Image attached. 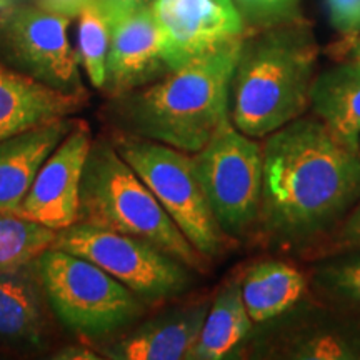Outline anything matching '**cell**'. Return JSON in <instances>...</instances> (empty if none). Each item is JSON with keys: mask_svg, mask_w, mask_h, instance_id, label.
<instances>
[{"mask_svg": "<svg viewBox=\"0 0 360 360\" xmlns=\"http://www.w3.org/2000/svg\"><path fill=\"white\" fill-rule=\"evenodd\" d=\"M262 200L254 236L265 249L321 245L360 200V148L317 117H299L262 141Z\"/></svg>", "mask_w": 360, "mask_h": 360, "instance_id": "obj_1", "label": "cell"}, {"mask_svg": "<svg viewBox=\"0 0 360 360\" xmlns=\"http://www.w3.org/2000/svg\"><path fill=\"white\" fill-rule=\"evenodd\" d=\"M244 37L193 58L141 89L112 97L103 114L112 130L188 154L199 152L229 117L231 80Z\"/></svg>", "mask_w": 360, "mask_h": 360, "instance_id": "obj_2", "label": "cell"}, {"mask_svg": "<svg viewBox=\"0 0 360 360\" xmlns=\"http://www.w3.org/2000/svg\"><path fill=\"white\" fill-rule=\"evenodd\" d=\"M317 57L319 45L304 19L247 30L231 80V122L260 141L302 117Z\"/></svg>", "mask_w": 360, "mask_h": 360, "instance_id": "obj_3", "label": "cell"}, {"mask_svg": "<svg viewBox=\"0 0 360 360\" xmlns=\"http://www.w3.org/2000/svg\"><path fill=\"white\" fill-rule=\"evenodd\" d=\"M77 222L143 238L193 272L209 269V260L188 242L150 188L103 135L92 141L85 162Z\"/></svg>", "mask_w": 360, "mask_h": 360, "instance_id": "obj_4", "label": "cell"}, {"mask_svg": "<svg viewBox=\"0 0 360 360\" xmlns=\"http://www.w3.org/2000/svg\"><path fill=\"white\" fill-rule=\"evenodd\" d=\"M109 139L188 242L209 262L237 244L220 229L215 219L193 154L119 130H112Z\"/></svg>", "mask_w": 360, "mask_h": 360, "instance_id": "obj_5", "label": "cell"}, {"mask_svg": "<svg viewBox=\"0 0 360 360\" xmlns=\"http://www.w3.org/2000/svg\"><path fill=\"white\" fill-rule=\"evenodd\" d=\"M35 270L56 317L75 334L110 335L147 312L132 290L80 255L51 247L35 260Z\"/></svg>", "mask_w": 360, "mask_h": 360, "instance_id": "obj_6", "label": "cell"}, {"mask_svg": "<svg viewBox=\"0 0 360 360\" xmlns=\"http://www.w3.org/2000/svg\"><path fill=\"white\" fill-rule=\"evenodd\" d=\"M193 159L220 229L236 242L254 233L262 200V142L225 117Z\"/></svg>", "mask_w": 360, "mask_h": 360, "instance_id": "obj_7", "label": "cell"}, {"mask_svg": "<svg viewBox=\"0 0 360 360\" xmlns=\"http://www.w3.org/2000/svg\"><path fill=\"white\" fill-rule=\"evenodd\" d=\"M53 249L85 257L110 274L147 305L191 289V267L143 238L75 222L57 231Z\"/></svg>", "mask_w": 360, "mask_h": 360, "instance_id": "obj_8", "label": "cell"}, {"mask_svg": "<svg viewBox=\"0 0 360 360\" xmlns=\"http://www.w3.org/2000/svg\"><path fill=\"white\" fill-rule=\"evenodd\" d=\"M70 17L13 4L0 11V62L67 94H87L69 42Z\"/></svg>", "mask_w": 360, "mask_h": 360, "instance_id": "obj_9", "label": "cell"}, {"mask_svg": "<svg viewBox=\"0 0 360 360\" xmlns=\"http://www.w3.org/2000/svg\"><path fill=\"white\" fill-rule=\"evenodd\" d=\"M170 70L217 51L247 34L233 0H150Z\"/></svg>", "mask_w": 360, "mask_h": 360, "instance_id": "obj_10", "label": "cell"}, {"mask_svg": "<svg viewBox=\"0 0 360 360\" xmlns=\"http://www.w3.org/2000/svg\"><path fill=\"white\" fill-rule=\"evenodd\" d=\"M92 141L89 124L79 119L69 135L44 162L15 215L53 231H62L77 222L80 182Z\"/></svg>", "mask_w": 360, "mask_h": 360, "instance_id": "obj_11", "label": "cell"}, {"mask_svg": "<svg viewBox=\"0 0 360 360\" xmlns=\"http://www.w3.org/2000/svg\"><path fill=\"white\" fill-rule=\"evenodd\" d=\"M167 72L170 69L164 56V40L148 6L110 27L102 87L109 98L141 89Z\"/></svg>", "mask_w": 360, "mask_h": 360, "instance_id": "obj_12", "label": "cell"}, {"mask_svg": "<svg viewBox=\"0 0 360 360\" xmlns=\"http://www.w3.org/2000/svg\"><path fill=\"white\" fill-rule=\"evenodd\" d=\"M212 300L182 304L141 323L103 354L114 360L188 359Z\"/></svg>", "mask_w": 360, "mask_h": 360, "instance_id": "obj_13", "label": "cell"}, {"mask_svg": "<svg viewBox=\"0 0 360 360\" xmlns=\"http://www.w3.org/2000/svg\"><path fill=\"white\" fill-rule=\"evenodd\" d=\"M89 94H67L0 62V141L79 114Z\"/></svg>", "mask_w": 360, "mask_h": 360, "instance_id": "obj_14", "label": "cell"}, {"mask_svg": "<svg viewBox=\"0 0 360 360\" xmlns=\"http://www.w3.org/2000/svg\"><path fill=\"white\" fill-rule=\"evenodd\" d=\"M77 120L67 117L0 141V212L17 214L44 162Z\"/></svg>", "mask_w": 360, "mask_h": 360, "instance_id": "obj_15", "label": "cell"}, {"mask_svg": "<svg viewBox=\"0 0 360 360\" xmlns=\"http://www.w3.org/2000/svg\"><path fill=\"white\" fill-rule=\"evenodd\" d=\"M30 265L0 270V342L17 347H39L47 332L45 295L35 262Z\"/></svg>", "mask_w": 360, "mask_h": 360, "instance_id": "obj_16", "label": "cell"}, {"mask_svg": "<svg viewBox=\"0 0 360 360\" xmlns=\"http://www.w3.org/2000/svg\"><path fill=\"white\" fill-rule=\"evenodd\" d=\"M242 297L252 322L276 321L302 302L309 292L304 272L285 260H260L240 274Z\"/></svg>", "mask_w": 360, "mask_h": 360, "instance_id": "obj_17", "label": "cell"}, {"mask_svg": "<svg viewBox=\"0 0 360 360\" xmlns=\"http://www.w3.org/2000/svg\"><path fill=\"white\" fill-rule=\"evenodd\" d=\"M310 109L342 141L360 148V62L349 58L315 75Z\"/></svg>", "mask_w": 360, "mask_h": 360, "instance_id": "obj_18", "label": "cell"}, {"mask_svg": "<svg viewBox=\"0 0 360 360\" xmlns=\"http://www.w3.org/2000/svg\"><path fill=\"white\" fill-rule=\"evenodd\" d=\"M254 322L242 297L240 274L229 278L210 302L188 360H220L250 335Z\"/></svg>", "mask_w": 360, "mask_h": 360, "instance_id": "obj_19", "label": "cell"}, {"mask_svg": "<svg viewBox=\"0 0 360 360\" xmlns=\"http://www.w3.org/2000/svg\"><path fill=\"white\" fill-rule=\"evenodd\" d=\"M57 231L19 217L0 212V270H17L34 264L39 255L51 249Z\"/></svg>", "mask_w": 360, "mask_h": 360, "instance_id": "obj_20", "label": "cell"}, {"mask_svg": "<svg viewBox=\"0 0 360 360\" xmlns=\"http://www.w3.org/2000/svg\"><path fill=\"white\" fill-rule=\"evenodd\" d=\"M312 285L323 299L360 314V249L322 257L314 269Z\"/></svg>", "mask_w": 360, "mask_h": 360, "instance_id": "obj_21", "label": "cell"}, {"mask_svg": "<svg viewBox=\"0 0 360 360\" xmlns=\"http://www.w3.org/2000/svg\"><path fill=\"white\" fill-rule=\"evenodd\" d=\"M283 354L304 360L360 359V330L337 326L300 330L287 340Z\"/></svg>", "mask_w": 360, "mask_h": 360, "instance_id": "obj_22", "label": "cell"}, {"mask_svg": "<svg viewBox=\"0 0 360 360\" xmlns=\"http://www.w3.org/2000/svg\"><path fill=\"white\" fill-rule=\"evenodd\" d=\"M79 60L90 84L102 90L105 82V60L110 45V25L103 15L101 0L90 2L79 13Z\"/></svg>", "mask_w": 360, "mask_h": 360, "instance_id": "obj_23", "label": "cell"}, {"mask_svg": "<svg viewBox=\"0 0 360 360\" xmlns=\"http://www.w3.org/2000/svg\"><path fill=\"white\" fill-rule=\"evenodd\" d=\"M300 0H233L249 29H265L300 20Z\"/></svg>", "mask_w": 360, "mask_h": 360, "instance_id": "obj_24", "label": "cell"}, {"mask_svg": "<svg viewBox=\"0 0 360 360\" xmlns=\"http://www.w3.org/2000/svg\"><path fill=\"white\" fill-rule=\"evenodd\" d=\"M317 249L321 259L360 249V200L350 210L347 217L342 220L339 227L332 232V236L327 237Z\"/></svg>", "mask_w": 360, "mask_h": 360, "instance_id": "obj_25", "label": "cell"}, {"mask_svg": "<svg viewBox=\"0 0 360 360\" xmlns=\"http://www.w3.org/2000/svg\"><path fill=\"white\" fill-rule=\"evenodd\" d=\"M332 27L342 35L360 32V0H323Z\"/></svg>", "mask_w": 360, "mask_h": 360, "instance_id": "obj_26", "label": "cell"}, {"mask_svg": "<svg viewBox=\"0 0 360 360\" xmlns=\"http://www.w3.org/2000/svg\"><path fill=\"white\" fill-rule=\"evenodd\" d=\"M150 0H101V7L109 25H115L139 8L148 6Z\"/></svg>", "mask_w": 360, "mask_h": 360, "instance_id": "obj_27", "label": "cell"}, {"mask_svg": "<svg viewBox=\"0 0 360 360\" xmlns=\"http://www.w3.org/2000/svg\"><path fill=\"white\" fill-rule=\"evenodd\" d=\"M94 0H39V7L42 11L64 17H77L85 7Z\"/></svg>", "mask_w": 360, "mask_h": 360, "instance_id": "obj_28", "label": "cell"}, {"mask_svg": "<svg viewBox=\"0 0 360 360\" xmlns=\"http://www.w3.org/2000/svg\"><path fill=\"white\" fill-rule=\"evenodd\" d=\"M53 359H62V360H97L101 359L96 355L92 350L84 347V345H70L65 347L53 355Z\"/></svg>", "mask_w": 360, "mask_h": 360, "instance_id": "obj_29", "label": "cell"}, {"mask_svg": "<svg viewBox=\"0 0 360 360\" xmlns=\"http://www.w3.org/2000/svg\"><path fill=\"white\" fill-rule=\"evenodd\" d=\"M345 52H349L350 60L360 62V32L354 35H344Z\"/></svg>", "mask_w": 360, "mask_h": 360, "instance_id": "obj_30", "label": "cell"}, {"mask_svg": "<svg viewBox=\"0 0 360 360\" xmlns=\"http://www.w3.org/2000/svg\"><path fill=\"white\" fill-rule=\"evenodd\" d=\"M15 2H17V0H0V11H2V8H6V7L13 6Z\"/></svg>", "mask_w": 360, "mask_h": 360, "instance_id": "obj_31", "label": "cell"}]
</instances>
